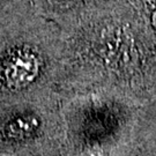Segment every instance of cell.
<instances>
[{
	"label": "cell",
	"instance_id": "cell-1",
	"mask_svg": "<svg viewBox=\"0 0 156 156\" xmlns=\"http://www.w3.org/2000/svg\"><path fill=\"white\" fill-rule=\"evenodd\" d=\"M62 72L64 39H6L0 44V103L62 94Z\"/></svg>",
	"mask_w": 156,
	"mask_h": 156
},
{
	"label": "cell",
	"instance_id": "cell-3",
	"mask_svg": "<svg viewBox=\"0 0 156 156\" xmlns=\"http://www.w3.org/2000/svg\"><path fill=\"white\" fill-rule=\"evenodd\" d=\"M83 0H45L48 8L53 11H66L74 8L78 5H82Z\"/></svg>",
	"mask_w": 156,
	"mask_h": 156
},
{
	"label": "cell",
	"instance_id": "cell-2",
	"mask_svg": "<svg viewBox=\"0 0 156 156\" xmlns=\"http://www.w3.org/2000/svg\"><path fill=\"white\" fill-rule=\"evenodd\" d=\"M64 95L0 103V155L62 156Z\"/></svg>",
	"mask_w": 156,
	"mask_h": 156
}]
</instances>
